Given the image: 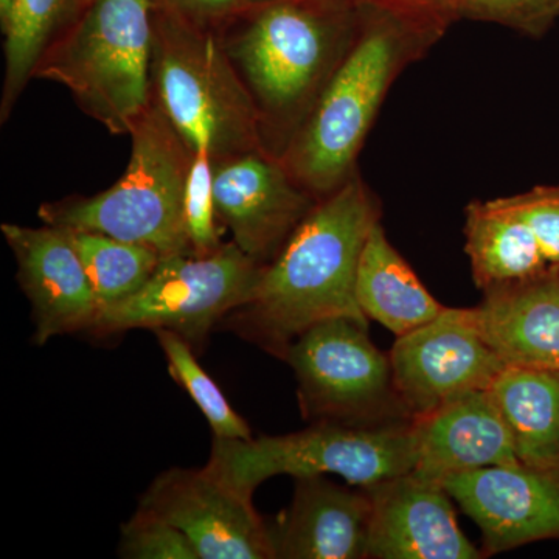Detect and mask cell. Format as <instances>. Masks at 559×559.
I'll return each instance as SVG.
<instances>
[{
    "label": "cell",
    "mask_w": 559,
    "mask_h": 559,
    "mask_svg": "<svg viewBox=\"0 0 559 559\" xmlns=\"http://www.w3.org/2000/svg\"><path fill=\"white\" fill-rule=\"evenodd\" d=\"M380 221V202L356 173L318 201L263 266L249 300L223 322L282 358L301 333L323 320L347 318L369 326L356 300V275Z\"/></svg>",
    "instance_id": "6da1fadb"
},
{
    "label": "cell",
    "mask_w": 559,
    "mask_h": 559,
    "mask_svg": "<svg viewBox=\"0 0 559 559\" xmlns=\"http://www.w3.org/2000/svg\"><path fill=\"white\" fill-rule=\"evenodd\" d=\"M362 0H264L223 32L259 110L264 148L282 156L358 39Z\"/></svg>",
    "instance_id": "7a4b0ae2"
},
{
    "label": "cell",
    "mask_w": 559,
    "mask_h": 559,
    "mask_svg": "<svg viewBox=\"0 0 559 559\" xmlns=\"http://www.w3.org/2000/svg\"><path fill=\"white\" fill-rule=\"evenodd\" d=\"M451 24L364 2L358 39L280 156L316 200L340 190L358 173L356 160L390 87L429 53Z\"/></svg>",
    "instance_id": "3957f363"
},
{
    "label": "cell",
    "mask_w": 559,
    "mask_h": 559,
    "mask_svg": "<svg viewBox=\"0 0 559 559\" xmlns=\"http://www.w3.org/2000/svg\"><path fill=\"white\" fill-rule=\"evenodd\" d=\"M153 24V97L191 153L216 162L264 148L259 110L223 33L156 2Z\"/></svg>",
    "instance_id": "277c9868"
},
{
    "label": "cell",
    "mask_w": 559,
    "mask_h": 559,
    "mask_svg": "<svg viewBox=\"0 0 559 559\" xmlns=\"http://www.w3.org/2000/svg\"><path fill=\"white\" fill-rule=\"evenodd\" d=\"M130 135V164L112 187L94 197L44 202L39 218L146 246L160 257L191 252L186 190L193 153L154 97Z\"/></svg>",
    "instance_id": "5b68a950"
},
{
    "label": "cell",
    "mask_w": 559,
    "mask_h": 559,
    "mask_svg": "<svg viewBox=\"0 0 559 559\" xmlns=\"http://www.w3.org/2000/svg\"><path fill=\"white\" fill-rule=\"evenodd\" d=\"M154 0H87L33 79L55 81L112 134H130L153 100Z\"/></svg>",
    "instance_id": "8992f818"
},
{
    "label": "cell",
    "mask_w": 559,
    "mask_h": 559,
    "mask_svg": "<svg viewBox=\"0 0 559 559\" xmlns=\"http://www.w3.org/2000/svg\"><path fill=\"white\" fill-rule=\"evenodd\" d=\"M418 452L411 421L388 425H347L320 421L288 436L213 441L207 466L253 498L264 480L275 476L336 474L348 484L367 488L412 473Z\"/></svg>",
    "instance_id": "52a82bcc"
},
{
    "label": "cell",
    "mask_w": 559,
    "mask_h": 559,
    "mask_svg": "<svg viewBox=\"0 0 559 559\" xmlns=\"http://www.w3.org/2000/svg\"><path fill=\"white\" fill-rule=\"evenodd\" d=\"M261 270L234 241L205 255L175 253L130 299L98 312L92 333L170 330L193 345L242 307L259 283Z\"/></svg>",
    "instance_id": "ba28073f"
},
{
    "label": "cell",
    "mask_w": 559,
    "mask_h": 559,
    "mask_svg": "<svg viewBox=\"0 0 559 559\" xmlns=\"http://www.w3.org/2000/svg\"><path fill=\"white\" fill-rule=\"evenodd\" d=\"M367 331L353 319L323 320L286 349L283 358L299 382L305 415L347 425L414 419L396 392L389 356Z\"/></svg>",
    "instance_id": "9c48e42d"
},
{
    "label": "cell",
    "mask_w": 559,
    "mask_h": 559,
    "mask_svg": "<svg viewBox=\"0 0 559 559\" xmlns=\"http://www.w3.org/2000/svg\"><path fill=\"white\" fill-rule=\"evenodd\" d=\"M389 358L396 392L414 418L491 388L506 369L480 336L471 308H444L426 325L396 337Z\"/></svg>",
    "instance_id": "30bf717a"
},
{
    "label": "cell",
    "mask_w": 559,
    "mask_h": 559,
    "mask_svg": "<svg viewBox=\"0 0 559 559\" xmlns=\"http://www.w3.org/2000/svg\"><path fill=\"white\" fill-rule=\"evenodd\" d=\"M139 509L179 528L201 559L277 558L271 528L252 498L221 479L207 465L159 474L143 492Z\"/></svg>",
    "instance_id": "8fae6325"
},
{
    "label": "cell",
    "mask_w": 559,
    "mask_h": 559,
    "mask_svg": "<svg viewBox=\"0 0 559 559\" xmlns=\"http://www.w3.org/2000/svg\"><path fill=\"white\" fill-rule=\"evenodd\" d=\"M213 200L231 241L260 266L278 255L319 201L264 148L213 162Z\"/></svg>",
    "instance_id": "7c38bea8"
},
{
    "label": "cell",
    "mask_w": 559,
    "mask_h": 559,
    "mask_svg": "<svg viewBox=\"0 0 559 559\" xmlns=\"http://www.w3.org/2000/svg\"><path fill=\"white\" fill-rule=\"evenodd\" d=\"M443 485L480 528L484 554L559 539V468L489 466L454 474Z\"/></svg>",
    "instance_id": "4fadbf2b"
},
{
    "label": "cell",
    "mask_w": 559,
    "mask_h": 559,
    "mask_svg": "<svg viewBox=\"0 0 559 559\" xmlns=\"http://www.w3.org/2000/svg\"><path fill=\"white\" fill-rule=\"evenodd\" d=\"M17 263V282L32 305L35 344L92 331L98 316L94 288L69 229L0 226Z\"/></svg>",
    "instance_id": "5bb4252c"
},
{
    "label": "cell",
    "mask_w": 559,
    "mask_h": 559,
    "mask_svg": "<svg viewBox=\"0 0 559 559\" xmlns=\"http://www.w3.org/2000/svg\"><path fill=\"white\" fill-rule=\"evenodd\" d=\"M371 500L369 558L479 559L441 481L407 473L364 488Z\"/></svg>",
    "instance_id": "9a60e30c"
},
{
    "label": "cell",
    "mask_w": 559,
    "mask_h": 559,
    "mask_svg": "<svg viewBox=\"0 0 559 559\" xmlns=\"http://www.w3.org/2000/svg\"><path fill=\"white\" fill-rule=\"evenodd\" d=\"M418 460L414 473L441 481L489 466L516 465L513 437L491 392L477 390L412 419Z\"/></svg>",
    "instance_id": "2e32d148"
},
{
    "label": "cell",
    "mask_w": 559,
    "mask_h": 559,
    "mask_svg": "<svg viewBox=\"0 0 559 559\" xmlns=\"http://www.w3.org/2000/svg\"><path fill=\"white\" fill-rule=\"evenodd\" d=\"M371 500L323 476L297 479L289 510L271 528L277 558H369Z\"/></svg>",
    "instance_id": "e0dca14e"
},
{
    "label": "cell",
    "mask_w": 559,
    "mask_h": 559,
    "mask_svg": "<svg viewBox=\"0 0 559 559\" xmlns=\"http://www.w3.org/2000/svg\"><path fill=\"white\" fill-rule=\"evenodd\" d=\"M471 312L503 366L559 371V267L485 290Z\"/></svg>",
    "instance_id": "ac0fdd59"
},
{
    "label": "cell",
    "mask_w": 559,
    "mask_h": 559,
    "mask_svg": "<svg viewBox=\"0 0 559 559\" xmlns=\"http://www.w3.org/2000/svg\"><path fill=\"white\" fill-rule=\"evenodd\" d=\"M356 300L367 319L381 323L396 337L426 325L447 308L390 245L381 221L360 253Z\"/></svg>",
    "instance_id": "d6986e66"
},
{
    "label": "cell",
    "mask_w": 559,
    "mask_h": 559,
    "mask_svg": "<svg viewBox=\"0 0 559 559\" xmlns=\"http://www.w3.org/2000/svg\"><path fill=\"white\" fill-rule=\"evenodd\" d=\"M465 238L474 283L484 293L538 277L551 267L533 231L503 198L471 202Z\"/></svg>",
    "instance_id": "ffe728a7"
},
{
    "label": "cell",
    "mask_w": 559,
    "mask_h": 559,
    "mask_svg": "<svg viewBox=\"0 0 559 559\" xmlns=\"http://www.w3.org/2000/svg\"><path fill=\"white\" fill-rule=\"evenodd\" d=\"M522 465L559 468V371L506 367L491 388Z\"/></svg>",
    "instance_id": "44dd1931"
},
{
    "label": "cell",
    "mask_w": 559,
    "mask_h": 559,
    "mask_svg": "<svg viewBox=\"0 0 559 559\" xmlns=\"http://www.w3.org/2000/svg\"><path fill=\"white\" fill-rule=\"evenodd\" d=\"M87 0H0V22L5 51L0 119L11 110L35 75L40 58L79 17Z\"/></svg>",
    "instance_id": "7402d4cb"
},
{
    "label": "cell",
    "mask_w": 559,
    "mask_h": 559,
    "mask_svg": "<svg viewBox=\"0 0 559 559\" xmlns=\"http://www.w3.org/2000/svg\"><path fill=\"white\" fill-rule=\"evenodd\" d=\"M69 230L90 275L98 312L130 299L159 266L162 257L146 246L98 231Z\"/></svg>",
    "instance_id": "603a6c76"
},
{
    "label": "cell",
    "mask_w": 559,
    "mask_h": 559,
    "mask_svg": "<svg viewBox=\"0 0 559 559\" xmlns=\"http://www.w3.org/2000/svg\"><path fill=\"white\" fill-rule=\"evenodd\" d=\"M154 334L167 359L171 377L200 407L215 439H252L248 423L234 411L216 382L202 369L189 342L170 330H154Z\"/></svg>",
    "instance_id": "cb8c5ba5"
},
{
    "label": "cell",
    "mask_w": 559,
    "mask_h": 559,
    "mask_svg": "<svg viewBox=\"0 0 559 559\" xmlns=\"http://www.w3.org/2000/svg\"><path fill=\"white\" fill-rule=\"evenodd\" d=\"M457 20L489 22L540 38L559 17V0H452Z\"/></svg>",
    "instance_id": "d4e9b609"
},
{
    "label": "cell",
    "mask_w": 559,
    "mask_h": 559,
    "mask_svg": "<svg viewBox=\"0 0 559 559\" xmlns=\"http://www.w3.org/2000/svg\"><path fill=\"white\" fill-rule=\"evenodd\" d=\"M119 555L130 559H201L179 528L142 509L121 527Z\"/></svg>",
    "instance_id": "484cf974"
},
{
    "label": "cell",
    "mask_w": 559,
    "mask_h": 559,
    "mask_svg": "<svg viewBox=\"0 0 559 559\" xmlns=\"http://www.w3.org/2000/svg\"><path fill=\"white\" fill-rule=\"evenodd\" d=\"M186 224L191 252H213L221 241L215 200H213V160L207 151L193 154L186 190Z\"/></svg>",
    "instance_id": "4316f807"
},
{
    "label": "cell",
    "mask_w": 559,
    "mask_h": 559,
    "mask_svg": "<svg viewBox=\"0 0 559 559\" xmlns=\"http://www.w3.org/2000/svg\"><path fill=\"white\" fill-rule=\"evenodd\" d=\"M503 201L527 224L551 266L559 267V186L535 187Z\"/></svg>",
    "instance_id": "83f0119b"
},
{
    "label": "cell",
    "mask_w": 559,
    "mask_h": 559,
    "mask_svg": "<svg viewBox=\"0 0 559 559\" xmlns=\"http://www.w3.org/2000/svg\"><path fill=\"white\" fill-rule=\"evenodd\" d=\"M159 5L178 11L187 20L223 33L240 20L257 0H154Z\"/></svg>",
    "instance_id": "f1b7e54d"
},
{
    "label": "cell",
    "mask_w": 559,
    "mask_h": 559,
    "mask_svg": "<svg viewBox=\"0 0 559 559\" xmlns=\"http://www.w3.org/2000/svg\"><path fill=\"white\" fill-rule=\"evenodd\" d=\"M362 2L407 11V13L441 17L451 22L457 21L452 9V0H362Z\"/></svg>",
    "instance_id": "f546056e"
},
{
    "label": "cell",
    "mask_w": 559,
    "mask_h": 559,
    "mask_svg": "<svg viewBox=\"0 0 559 559\" xmlns=\"http://www.w3.org/2000/svg\"><path fill=\"white\" fill-rule=\"evenodd\" d=\"M264 2V0H257V3Z\"/></svg>",
    "instance_id": "4dcf8cb0"
}]
</instances>
